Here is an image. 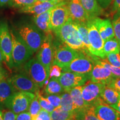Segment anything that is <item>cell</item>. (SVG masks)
<instances>
[{"instance_id": "cell-1", "label": "cell", "mask_w": 120, "mask_h": 120, "mask_svg": "<svg viewBox=\"0 0 120 120\" xmlns=\"http://www.w3.org/2000/svg\"><path fill=\"white\" fill-rule=\"evenodd\" d=\"M54 32L66 46L77 51H86L79 36L75 22L71 19Z\"/></svg>"}, {"instance_id": "cell-2", "label": "cell", "mask_w": 120, "mask_h": 120, "mask_svg": "<svg viewBox=\"0 0 120 120\" xmlns=\"http://www.w3.org/2000/svg\"><path fill=\"white\" fill-rule=\"evenodd\" d=\"M97 57L86 51H79L77 56L62 70L83 75L90 80L91 72L95 64L94 60Z\"/></svg>"}, {"instance_id": "cell-3", "label": "cell", "mask_w": 120, "mask_h": 120, "mask_svg": "<svg viewBox=\"0 0 120 120\" xmlns=\"http://www.w3.org/2000/svg\"><path fill=\"white\" fill-rule=\"evenodd\" d=\"M17 34L34 53L38 51L44 36L37 27L32 24H21L17 28Z\"/></svg>"}, {"instance_id": "cell-4", "label": "cell", "mask_w": 120, "mask_h": 120, "mask_svg": "<svg viewBox=\"0 0 120 120\" xmlns=\"http://www.w3.org/2000/svg\"><path fill=\"white\" fill-rule=\"evenodd\" d=\"M12 40V57L14 67H18L25 64L30 59L34 53L25 43L19 34L10 31Z\"/></svg>"}, {"instance_id": "cell-5", "label": "cell", "mask_w": 120, "mask_h": 120, "mask_svg": "<svg viewBox=\"0 0 120 120\" xmlns=\"http://www.w3.org/2000/svg\"><path fill=\"white\" fill-rule=\"evenodd\" d=\"M25 73L40 88L46 86L49 80V76L43 65L36 57L28 60L24 66Z\"/></svg>"}, {"instance_id": "cell-6", "label": "cell", "mask_w": 120, "mask_h": 120, "mask_svg": "<svg viewBox=\"0 0 120 120\" xmlns=\"http://www.w3.org/2000/svg\"><path fill=\"white\" fill-rule=\"evenodd\" d=\"M0 49L7 66L12 68L14 67L12 57V40L8 25L4 21L0 22Z\"/></svg>"}, {"instance_id": "cell-7", "label": "cell", "mask_w": 120, "mask_h": 120, "mask_svg": "<svg viewBox=\"0 0 120 120\" xmlns=\"http://www.w3.org/2000/svg\"><path fill=\"white\" fill-rule=\"evenodd\" d=\"M52 32L46 34L39 49L36 58L45 67L48 75L49 76V71L53 60V45L52 43Z\"/></svg>"}, {"instance_id": "cell-8", "label": "cell", "mask_w": 120, "mask_h": 120, "mask_svg": "<svg viewBox=\"0 0 120 120\" xmlns=\"http://www.w3.org/2000/svg\"><path fill=\"white\" fill-rule=\"evenodd\" d=\"M35 94L29 92H16L10 100L7 109L18 114L28 111Z\"/></svg>"}, {"instance_id": "cell-9", "label": "cell", "mask_w": 120, "mask_h": 120, "mask_svg": "<svg viewBox=\"0 0 120 120\" xmlns=\"http://www.w3.org/2000/svg\"><path fill=\"white\" fill-rule=\"evenodd\" d=\"M88 31V40L90 45V52L92 55L101 58H106L103 51L104 41L93 23L92 19L87 22Z\"/></svg>"}, {"instance_id": "cell-10", "label": "cell", "mask_w": 120, "mask_h": 120, "mask_svg": "<svg viewBox=\"0 0 120 120\" xmlns=\"http://www.w3.org/2000/svg\"><path fill=\"white\" fill-rule=\"evenodd\" d=\"M104 84L87 81L83 85L82 96L86 107L94 106L101 98V94Z\"/></svg>"}, {"instance_id": "cell-11", "label": "cell", "mask_w": 120, "mask_h": 120, "mask_svg": "<svg viewBox=\"0 0 120 120\" xmlns=\"http://www.w3.org/2000/svg\"><path fill=\"white\" fill-rule=\"evenodd\" d=\"M79 53V51L75 50L66 45H60L54 48L52 64H57L62 68H64L77 56Z\"/></svg>"}, {"instance_id": "cell-12", "label": "cell", "mask_w": 120, "mask_h": 120, "mask_svg": "<svg viewBox=\"0 0 120 120\" xmlns=\"http://www.w3.org/2000/svg\"><path fill=\"white\" fill-rule=\"evenodd\" d=\"M10 79L13 87L17 91L29 92L35 94L40 90V88L26 73L16 74Z\"/></svg>"}, {"instance_id": "cell-13", "label": "cell", "mask_w": 120, "mask_h": 120, "mask_svg": "<svg viewBox=\"0 0 120 120\" xmlns=\"http://www.w3.org/2000/svg\"><path fill=\"white\" fill-rule=\"evenodd\" d=\"M67 3L56 6L51 10L50 28L52 31L54 32L58 29L71 19Z\"/></svg>"}, {"instance_id": "cell-14", "label": "cell", "mask_w": 120, "mask_h": 120, "mask_svg": "<svg viewBox=\"0 0 120 120\" xmlns=\"http://www.w3.org/2000/svg\"><path fill=\"white\" fill-rule=\"evenodd\" d=\"M58 80L61 86L67 91L73 87L83 86L88 79L83 75L69 71H64L61 76L58 78Z\"/></svg>"}, {"instance_id": "cell-15", "label": "cell", "mask_w": 120, "mask_h": 120, "mask_svg": "<svg viewBox=\"0 0 120 120\" xmlns=\"http://www.w3.org/2000/svg\"><path fill=\"white\" fill-rule=\"evenodd\" d=\"M67 6L70 17L74 22L87 23L91 19L79 0H69Z\"/></svg>"}, {"instance_id": "cell-16", "label": "cell", "mask_w": 120, "mask_h": 120, "mask_svg": "<svg viewBox=\"0 0 120 120\" xmlns=\"http://www.w3.org/2000/svg\"><path fill=\"white\" fill-rule=\"evenodd\" d=\"M94 107V113L100 120H120L119 112L105 103L102 98Z\"/></svg>"}, {"instance_id": "cell-17", "label": "cell", "mask_w": 120, "mask_h": 120, "mask_svg": "<svg viewBox=\"0 0 120 120\" xmlns=\"http://www.w3.org/2000/svg\"><path fill=\"white\" fill-rule=\"evenodd\" d=\"M68 2H54V1H38L34 3L29 7L20 9L19 12L21 13L34 14L37 15L51 10L56 6L66 4Z\"/></svg>"}, {"instance_id": "cell-18", "label": "cell", "mask_w": 120, "mask_h": 120, "mask_svg": "<svg viewBox=\"0 0 120 120\" xmlns=\"http://www.w3.org/2000/svg\"><path fill=\"white\" fill-rule=\"evenodd\" d=\"M113 79V75L109 69L101 64L95 63L91 72L90 79L91 81L108 85Z\"/></svg>"}, {"instance_id": "cell-19", "label": "cell", "mask_w": 120, "mask_h": 120, "mask_svg": "<svg viewBox=\"0 0 120 120\" xmlns=\"http://www.w3.org/2000/svg\"><path fill=\"white\" fill-rule=\"evenodd\" d=\"M16 92L10 79L0 81V110L7 109L12 97Z\"/></svg>"}, {"instance_id": "cell-20", "label": "cell", "mask_w": 120, "mask_h": 120, "mask_svg": "<svg viewBox=\"0 0 120 120\" xmlns=\"http://www.w3.org/2000/svg\"><path fill=\"white\" fill-rule=\"evenodd\" d=\"M92 21L104 42L115 37L113 25L109 19L97 17L92 19Z\"/></svg>"}, {"instance_id": "cell-21", "label": "cell", "mask_w": 120, "mask_h": 120, "mask_svg": "<svg viewBox=\"0 0 120 120\" xmlns=\"http://www.w3.org/2000/svg\"><path fill=\"white\" fill-rule=\"evenodd\" d=\"M51 13V10H49L41 14L34 15L33 18L37 27L45 34L52 32L50 28Z\"/></svg>"}, {"instance_id": "cell-22", "label": "cell", "mask_w": 120, "mask_h": 120, "mask_svg": "<svg viewBox=\"0 0 120 120\" xmlns=\"http://www.w3.org/2000/svg\"><path fill=\"white\" fill-rule=\"evenodd\" d=\"M82 6L86 10L91 19L97 17L103 13V8L97 0H79Z\"/></svg>"}, {"instance_id": "cell-23", "label": "cell", "mask_w": 120, "mask_h": 120, "mask_svg": "<svg viewBox=\"0 0 120 120\" xmlns=\"http://www.w3.org/2000/svg\"><path fill=\"white\" fill-rule=\"evenodd\" d=\"M102 100L107 105H115L118 102L120 98V92L114 88L105 85L101 94Z\"/></svg>"}, {"instance_id": "cell-24", "label": "cell", "mask_w": 120, "mask_h": 120, "mask_svg": "<svg viewBox=\"0 0 120 120\" xmlns=\"http://www.w3.org/2000/svg\"><path fill=\"white\" fill-rule=\"evenodd\" d=\"M82 86H76L67 91L71 94L77 112L83 111L86 107L82 96Z\"/></svg>"}, {"instance_id": "cell-25", "label": "cell", "mask_w": 120, "mask_h": 120, "mask_svg": "<svg viewBox=\"0 0 120 120\" xmlns=\"http://www.w3.org/2000/svg\"><path fill=\"white\" fill-rule=\"evenodd\" d=\"M74 22L75 25H76V28L77 29L78 32H79V36L80 37L82 43H83L85 49L87 52H90V45L89 42V40H88V31L87 23L76 22Z\"/></svg>"}, {"instance_id": "cell-26", "label": "cell", "mask_w": 120, "mask_h": 120, "mask_svg": "<svg viewBox=\"0 0 120 120\" xmlns=\"http://www.w3.org/2000/svg\"><path fill=\"white\" fill-rule=\"evenodd\" d=\"M50 114L52 120H76V112L66 111L60 107L56 108Z\"/></svg>"}, {"instance_id": "cell-27", "label": "cell", "mask_w": 120, "mask_h": 120, "mask_svg": "<svg viewBox=\"0 0 120 120\" xmlns=\"http://www.w3.org/2000/svg\"><path fill=\"white\" fill-rule=\"evenodd\" d=\"M64 91L57 78H51L45 86V92L47 94H61Z\"/></svg>"}, {"instance_id": "cell-28", "label": "cell", "mask_w": 120, "mask_h": 120, "mask_svg": "<svg viewBox=\"0 0 120 120\" xmlns=\"http://www.w3.org/2000/svg\"><path fill=\"white\" fill-rule=\"evenodd\" d=\"M60 107L66 111L77 112V109L73 103L71 94L67 91H64L61 94Z\"/></svg>"}, {"instance_id": "cell-29", "label": "cell", "mask_w": 120, "mask_h": 120, "mask_svg": "<svg viewBox=\"0 0 120 120\" xmlns=\"http://www.w3.org/2000/svg\"><path fill=\"white\" fill-rule=\"evenodd\" d=\"M76 120H101L94 112V106L86 107L83 111L76 112Z\"/></svg>"}, {"instance_id": "cell-30", "label": "cell", "mask_w": 120, "mask_h": 120, "mask_svg": "<svg viewBox=\"0 0 120 120\" xmlns=\"http://www.w3.org/2000/svg\"><path fill=\"white\" fill-rule=\"evenodd\" d=\"M103 51L105 55L112 52H120V45L115 37L105 41Z\"/></svg>"}, {"instance_id": "cell-31", "label": "cell", "mask_w": 120, "mask_h": 120, "mask_svg": "<svg viewBox=\"0 0 120 120\" xmlns=\"http://www.w3.org/2000/svg\"><path fill=\"white\" fill-rule=\"evenodd\" d=\"M94 63L98 64L107 68L111 72L114 79H118L120 78V67H117L112 65L109 62L106 58H99L98 57L94 60Z\"/></svg>"}, {"instance_id": "cell-32", "label": "cell", "mask_w": 120, "mask_h": 120, "mask_svg": "<svg viewBox=\"0 0 120 120\" xmlns=\"http://www.w3.org/2000/svg\"><path fill=\"white\" fill-rule=\"evenodd\" d=\"M35 94L37 97V98H38L39 103H40V105L41 106L42 109L47 111V112H49V113L52 112L55 109V108L51 104L50 102L49 101V100L46 97L43 96L40 90L37 91Z\"/></svg>"}, {"instance_id": "cell-33", "label": "cell", "mask_w": 120, "mask_h": 120, "mask_svg": "<svg viewBox=\"0 0 120 120\" xmlns=\"http://www.w3.org/2000/svg\"><path fill=\"white\" fill-rule=\"evenodd\" d=\"M41 109V107L37 98V97L35 94V97L33 99L30 105L28 112H29L31 117V120H35L36 118L38 115L39 112Z\"/></svg>"}, {"instance_id": "cell-34", "label": "cell", "mask_w": 120, "mask_h": 120, "mask_svg": "<svg viewBox=\"0 0 120 120\" xmlns=\"http://www.w3.org/2000/svg\"><path fill=\"white\" fill-rule=\"evenodd\" d=\"M37 1V0H11L8 6L14 8L22 9L32 5Z\"/></svg>"}, {"instance_id": "cell-35", "label": "cell", "mask_w": 120, "mask_h": 120, "mask_svg": "<svg viewBox=\"0 0 120 120\" xmlns=\"http://www.w3.org/2000/svg\"><path fill=\"white\" fill-rule=\"evenodd\" d=\"M106 58L112 65L120 67V52H112L106 55Z\"/></svg>"}, {"instance_id": "cell-36", "label": "cell", "mask_w": 120, "mask_h": 120, "mask_svg": "<svg viewBox=\"0 0 120 120\" xmlns=\"http://www.w3.org/2000/svg\"><path fill=\"white\" fill-rule=\"evenodd\" d=\"M115 37L120 47V16L115 18L112 21Z\"/></svg>"}, {"instance_id": "cell-37", "label": "cell", "mask_w": 120, "mask_h": 120, "mask_svg": "<svg viewBox=\"0 0 120 120\" xmlns=\"http://www.w3.org/2000/svg\"><path fill=\"white\" fill-rule=\"evenodd\" d=\"M46 98L52 106L56 109L61 105V94H46Z\"/></svg>"}, {"instance_id": "cell-38", "label": "cell", "mask_w": 120, "mask_h": 120, "mask_svg": "<svg viewBox=\"0 0 120 120\" xmlns=\"http://www.w3.org/2000/svg\"><path fill=\"white\" fill-rule=\"evenodd\" d=\"M62 68L56 64H52L49 71V79L51 78H59L62 73Z\"/></svg>"}, {"instance_id": "cell-39", "label": "cell", "mask_w": 120, "mask_h": 120, "mask_svg": "<svg viewBox=\"0 0 120 120\" xmlns=\"http://www.w3.org/2000/svg\"><path fill=\"white\" fill-rule=\"evenodd\" d=\"M35 120H52V119L50 113L41 109Z\"/></svg>"}, {"instance_id": "cell-40", "label": "cell", "mask_w": 120, "mask_h": 120, "mask_svg": "<svg viewBox=\"0 0 120 120\" xmlns=\"http://www.w3.org/2000/svg\"><path fill=\"white\" fill-rule=\"evenodd\" d=\"M17 114L15 113L11 110H2L3 120H16Z\"/></svg>"}, {"instance_id": "cell-41", "label": "cell", "mask_w": 120, "mask_h": 120, "mask_svg": "<svg viewBox=\"0 0 120 120\" xmlns=\"http://www.w3.org/2000/svg\"><path fill=\"white\" fill-rule=\"evenodd\" d=\"M107 86L111 87L120 92V78L114 79Z\"/></svg>"}, {"instance_id": "cell-42", "label": "cell", "mask_w": 120, "mask_h": 120, "mask_svg": "<svg viewBox=\"0 0 120 120\" xmlns=\"http://www.w3.org/2000/svg\"><path fill=\"white\" fill-rule=\"evenodd\" d=\"M16 120H31V117L28 111L18 114Z\"/></svg>"}, {"instance_id": "cell-43", "label": "cell", "mask_w": 120, "mask_h": 120, "mask_svg": "<svg viewBox=\"0 0 120 120\" xmlns=\"http://www.w3.org/2000/svg\"><path fill=\"white\" fill-rule=\"evenodd\" d=\"M112 11L114 13H118V16H120V0H113Z\"/></svg>"}, {"instance_id": "cell-44", "label": "cell", "mask_w": 120, "mask_h": 120, "mask_svg": "<svg viewBox=\"0 0 120 120\" xmlns=\"http://www.w3.org/2000/svg\"><path fill=\"white\" fill-rule=\"evenodd\" d=\"M97 1L103 8H106L111 4L113 0H97Z\"/></svg>"}, {"instance_id": "cell-45", "label": "cell", "mask_w": 120, "mask_h": 120, "mask_svg": "<svg viewBox=\"0 0 120 120\" xmlns=\"http://www.w3.org/2000/svg\"><path fill=\"white\" fill-rule=\"evenodd\" d=\"M6 73L4 72L1 66H0V81L3 79H6Z\"/></svg>"}, {"instance_id": "cell-46", "label": "cell", "mask_w": 120, "mask_h": 120, "mask_svg": "<svg viewBox=\"0 0 120 120\" xmlns=\"http://www.w3.org/2000/svg\"><path fill=\"white\" fill-rule=\"evenodd\" d=\"M110 106L111 107L113 108L114 109H116V110L117 111L120 113V98L119 101H118V102L116 103V104L110 105Z\"/></svg>"}, {"instance_id": "cell-47", "label": "cell", "mask_w": 120, "mask_h": 120, "mask_svg": "<svg viewBox=\"0 0 120 120\" xmlns=\"http://www.w3.org/2000/svg\"><path fill=\"white\" fill-rule=\"evenodd\" d=\"M11 0H0V7H4L8 5Z\"/></svg>"}, {"instance_id": "cell-48", "label": "cell", "mask_w": 120, "mask_h": 120, "mask_svg": "<svg viewBox=\"0 0 120 120\" xmlns=\"http://www.w3.org/2000/svg\"><path fill=\"white\" fill-rule=\"evenodd\" d=\"M38 1H54V2H67L69 0H37Z\"/></svg>"}, {"instance_id": "cell-49", "label": "cell", "mask_w": 120, "mask_h": 120, "mask_svg": "<svg viewBox=\"0 0 120 120\" xmlns=\"http://www.w3.org/2000/svg\"><path fill=\"white\" fill-rule=\"evenodd\" d=\"M4 60V57H3L2 51H1V49H0V66H1V64H2V63Z\"/></svg>"}, {"instance_id": "cell-50", "label": "cell", "mask_w": 120, "mask_h": 120, "mask_svg": "<svg viewBox=\"0 0 120 120\" xmlns=\"http://www.w3.org/2000/svg\"><path fill=\"white\" fill-rule=\"evenodd\" d=\"M0 120H3L2 111H1V110H0Z\"/></svg>"}]
</instances>
